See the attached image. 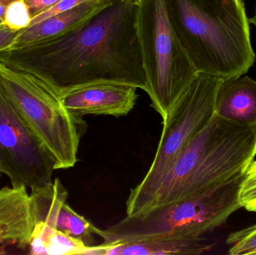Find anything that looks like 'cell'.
<instances>
[{"label": "cell", "mask_w": 256, "mask_h": 255, "mask_svg": "<svg viewBox=\"0 0 256 255\" xmlns=\"http://www.w3.org/2000/svg\"><path fill=\"white\" fill-rule=\"evenodd\" d=\"M14 1H16V0H0V3H2V4H6V5H8L9 3Z\"/></svg>", "instance_id": "cell-22"}, {"label": "cell", "mask_w": 256, "mask_h": 255, "mask_svg": "<svg viewBox=\"0 0 256 255\" xmlns=\"http://www.w3.org/2000/svg\"><path fill=\"white\" fill-rule=\"evenodd\" d=\"M34 228L30 195L25 187H4L0 190V255L16 246L28 247Z\"/></svg>", "instance_id": "cell-10"}, {"label": "cell", "mask_w": 256, "mask_h": 255, "mask_svg": "<svg viewBox=\"0 0 256 255\" xmlns=\"http://www.w3.org/2000/svg\"><path fill=\"white\" fill-rule=\"evenodd\" d=\"M55 166L52 157L27 127L0 85V172L14 187L49 185Z\"/></svg>", "instance_id": "cell-8"}, {"label": "cell", "mask_w": 256, "mask_h": 255, "mask_svg": "<svg viewBox=\"0 0 256 255\" xmlns=\"http://www.w3.org/2000/svg\"><path fill=\"white\" fill-rule=\"evenodd\" d=\"M226 244L231 255H256V224L230 234Z\"/></svg>", "instance_id": "cell-16"}, {"label": "cell", "mask_w": 256, "mask_h": 255, "mask_svg": "<svg viewBox=\"0 0 256 255\" xmlns=\"http://www.w3.org/2000/svg\"><path fill=\"white\" fill-rule=\"evenodd\" d=\"M114 0H88L21 30L10 48L42 41L64 34L82 25ZM9 48V49H10Z\"/></svg>", "instance_id": "cell-11"}, {"label": "cell", "mask_w": 256, "mask_h": 255, "mask_svg": "<svg viewBox=\"0 0 256 255\" xmlns=\"http://www.w3.org/2000/svg\"><path fill=\"white\" fill-rule=\"evenodd\" d=\"M0 85L18 115L52 157L57 169L74 167L87 124L39 79L0 62Z\"/></svg>", "instance_id": "cell-5"}, {"label": "cell", "mask_w": 256, "mask_h": 255, "mask_svg": "<svg viewBox=\"0 0 256 255\" xmlns=\"http://www.w3.org/2000/svg\"><path fill=\"white\" fill-rule=\"evenodd\" d=\"M96 228L85 217L74 211L66 202L57 217V230L82 241L88 247H92Z\"/></svg>", "instance_id": "cell-15"}, {"label": "cell", "mask_w": 256, "mask_h": 255, "mask_svg": "<svg viewBox=\"0 0 256 255\" xmlns=\"http://www.w3.org/2000/svg\"><path fill=\"white\" fill-rule=\"evenodd\" d=\"M92 247L58 230L46 235L38 242L28 247L33 255H87Z\"/></svg>", "instance_id": "cell-14"}, {"label": "cell", "mask_w": 256, "mask_h": 255, "mask_svg": "<svg viewBox=\"0 0 256 255\" xmlns=\"http://www.w3.org/2000/svg\"><path fill=\"white\" fill-rule=\"evenodd\" d=\"M20 32V31L12 29L6 25L0 26V52L9 49Z\"/></svg>", "instance_id": "cell-20"}, {"label": "cell", "mask_w": 256, "mask_h": 255, "mask_svg": "<svg viewBox=\"0 0 256 255\" xmlns=\"http://www.w3.org/2000/svg\"><path fill=\"white\" fill-rule=\"evenodd\" d=\"M215 115L228 121L256 126V82L249 76L224 79L215 100Z\"/></svg>", "instance_id": "cell-12"}, {"label": "cell", "mask_w": 256, "mask_h": 255, "mask_svg": "<svg viewBox=\"0 0 256 255\" xmlns=\"http://www.w3.org/2000/svg\"><path fill=\"white\" fill-rule=\"evenodd\" d=\"M31 13L24 0H16L9 3L4 14V25L16 31H21L30 26Z\"/></svg>", "instance_id": "cell-18"}, {"label": "cell", "mask_w": 256, "mask_h": 255, "mask_svg": "<svg viewBox=\"0 0 256 255\" xmlns=\"http://www.w3.org/2000/svg\"><path fill=\"white\" fill-rule=\"evenodd\" d=\"M60 1V0H24L28 6L32 17L45 11Z\"/></svg>", "instance_id": "cell-19"}, {"label": "cell", "mask_w": 256, "mask_h": 255, "mask_svg": "<svg viewBox=\"0 0 256 255\" xmlns=\"http://www.w3.org/2000/svg\"><path fill=\"white\" fill-rule=\"evenodd\" d=\"M137 7V0H114L64 34L0 52V62L34 76L58 96L102 81L146 91Z\"/></svg>", "instance_id": "cell-1"}, {"label": "cell", "mask_w": 256, "mask_h": 255, "mask_svg": "<svg viewBox=\"0 0 256 255\" xmlns=\"http://www.w3.org/2000/svg\"><path fill=\"white\" fill-rule=\"evenodd\" d=\"M244 174L194 196L158 207L138 216H127L94 235L105 244L155 238H198L214 230L240 209L238 193Z\"/></svg>", "instance_id": "cell-4"}, {"label": "cell", "mask_w": 256, "mask_h": 255, "mask_svg": "<svg viewBox=\"0 0 256 255\" xmlns=\"http://www.w3.org/2000/svg\"><path fill=\"white\" fill-rule=\"evenodd\" d=\"M108 244L106 255H200L214 246L203 238H155Z\"/></svg>", "instance_id": "cell-13"}, {"label": "cell", "mask_w": 256, "mask_h": 255, "mask_svg": "<svg viewBox=\"0 0 256 255\" xmlns=\"http://www.w3.org/2000/svg\"><path fill=\"white\" fill-rule=\"evenodd\" d=\"M168 19L198 73L243 76L256 60L244 0H164Z\"/></svg>", "instance_id": "cell-2"}, {"label": "cell", "mask_w": 256, "mask_h": 255, "mask_svg": "<svg viewBox=\"0 0 256 255\" xmlns=\"http://www.w3.org/2000/svg\"><path fill=\"white\" fill-rule=\"evenodd\" d=\"M256 157V126L214 115L166 174L143 214L244 173Z\"/></svg>", "instance_id": "cell-3"}, {"label": "cell", "mask_w": 256, "mask_h": 255, "mask_svg": "<svg viewBox=\"0 0 256 255\" xmlns=\"http://www.w3.org/2000/svg\"><path fill=\"white\" fill-rule=\"evenodd\" d=\"M250 21L252 23H254V25L256 26V12H255V15H254V16H252V18H251L250 19Z\"/></svg>", "instance_id": "cell-23"}, {"label": "cell", "mask_w": 256, "mask_h": 255, "mask_svg": "<svg viewBox=\"0 0 256 255\" xmlns=\"http://www.w3.org/2000/svg\"><path fill=\"white\" fill-rule=\"evenodd\" d=\"M240 208L256 213V160L250 164L244 175L238 193Z\"/></svg>", "instance_id": "cell-17"}, {"label": "cell", "mask_w": 256, "mask_h": 255, "mask_svg": "<svg viewBox=\"0 0 256 255\" xmlns=\"http://www.w3.org/2000/svg\"><path fill=\"white\" fill-rule=\"evenodd\" d=\"M7 5L0 3V26L4 25V14H6Z\"/></svg>", "instance_id": "cell-21"}, {"label": "cell", "mask_w": 256, "mask_h": 255, "mask_svg": "<svg viewBox=\"0 0 256 255\" xmlns=\"http://www.w3.org/2000/svg\"><path fill=\"white\" fill-rule=\"evenodd\" d=\"M136 87L116 82H91L70 88L60 94L63 106L74 115H128L135 106Z\"/></svg>", "instance_id": "cell-9"}, {"label": "cell", "mask_w": 256, "mask_h": 255, "mask_svg": "<svg viewBox=\"0 0 256 255\" xmlns=\"http://www.w3.org/2000/svg\"><path fill=\"white\" fill-rule=\"evenodd\" d=\"M1 176H2V173H1V172H0V178H1Z\"/></svg>", "instance_id": "cell-24"}, {"label": "cell", "mask_w": 256, "mask_h": 255, "mask_svg": "<svg viewBox=\"0 0 256 255\" xmlns=\"http://www.w3.org/2000/svg\"><path fill=\"white\" fill-rule=\"evenodd\" d=\"M222 80L198 73L172 108L162 121L164 127L152 165L142 181L130 192L127 216L144 212L166 174L190 142L210 122L215 115V100Z\"/></svg>", "instance_id": "cell-7"}, {"label": "cell", "mask_w": 256, "mask_h": 255, "mask_svg": "<svg viewBox=\"0 0 256 255\" xmlns=\"http://www.w3.org/2000/svg\"><path fill=\"white\" fill-rule=\"evenodd\" d=\"M137 4L144 91L164 121L198 73L173 30L164 0H137Z\"/></svg>", "instance_id": "cell-6"}]
</instances>
